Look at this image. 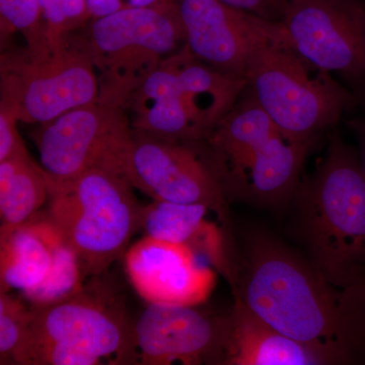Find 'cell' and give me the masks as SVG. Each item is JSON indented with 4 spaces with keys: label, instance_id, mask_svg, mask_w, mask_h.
I'll use <instances>...</instances> for the list:
<instances>
[{
    "label": "cell",
    "instance_id": "obj_9",
    "mask_svg": "<svg viewBox=\"0 0 365 365\" xmlns=\"http://www.w3.org/2000/svg\"><path fill=\"white\" fill-rule=\"evenodd\" d=\"M81 35L97 71L98 101L124 109L163 60L186 44L177 0L127 6L91 20Z\"/></svg>",
    "mask_w": 365,
    "mask_h": 365
},
{
    "label": "cell",
    "instance_id": "obj_3",
    "mask_svg": "<svg viewBox=\"0 0 365 365\" xmlns=\"http://www.w3.org/2000/svg\"><path fill=\"white\" fill-rule=\"evenodd\" d=\"M201 144L228 202L279 209L289 205L316 143L285 133L248 86Z\"/></svg>",
    "mask_w": 365,
    "mask_h": 365
},
{
    "label": "cell",
    "instance_id": "obj_10",
    "mask_svg": "<svg viewBox=\"0 0 365 365\" xmlns=\"http://www.w3.org/2000/svg\"><path fill=\"white\" fill-rule=\"evenodd\" d=\"M88 280L78 255L47 209L14 227H0V292H21L44 306L78 292Z\"/></svg>",
    "mask_w": 365,
    "mask_h": 365
},
{
    "label": "cell",
    "instance_id": "obj_1",
    "mask_svg": "<svg viewBox=\"0 0 365 365\" xmlns=\"http://www.w3.org/2000/svg\"><path fill=\"white\" fill-rule=\"evenodd\" d=\"M232 294L280 333L328 365L365 362V287L341 288L302 252L264 230L245 235Z\"/></svg>",
    "mask_w": 365,
    "mask_h": 365
},
{
    "label": "cell",
    "instance_id": "obj_11",
    "mask_svg": "<svg viewBox=\"0 0 365 365\" xmlns=\"http://www.w3.org/2000/svg\"><path fill=\"white\" fill-rule=\"evenodd\" d=\"M40 126L34 139L50 184L72 181L93 169L126 173L133 130L124 108L98 100Z\"/></svg>",
    "mask_w": 365,
    "mask_h": 365
},
{
    "label": "cell",
    "instance_id": "obj_21",
    "mask_svg": "<svg viewBox=\"0 0 365 365\" xmlns=\"http://www.w3.org/2000/svg\"><path fill=\"white\" fill-rule=\"evenodd\" d=\"M20 32L26 44L40 42L45 36L40 0H0L1 48L9 45L14 33Z\"/></svg>",
    "mask_w": 365,
    "mask_h": 365
},
{
    "label": "cell",
    "instance_id": "obj_16",
    "mask_svg": "<svg viewBox=\"0 0 365 365\" xmlns=\"http://www.w3.org/2000/svg\"><path fill=\"white\" fill-rule=\"evenodd\" d=\"M187 245L143 237L124 255L125 272L148 304L200 306L215 287L216 273Z\"/></svg>",
    "mask_w": 365,
    "mask_h": 365
},
{
    "label": "cell",
    "instance_id": "obj_13",
    "mask_svg": "<svg viewBox=\"0 0 365 365\" xmlns=\"http://www.w3.org/2000/svg\"><path fill=\"white\" fill-rule=\"evenodd\" d=\"M125 170L134 188L153 200L202 204L223 227H230L228 201L201 141L182 143L133 131Z\"/></svg>",
    "mask_w": 365,
    "mask_h": 365
},
{
    "label": "cell",
    "instance_id": "obj_19",
    "mask_svg": "<svg viewBox=\"0 0 365 365\" xmlns=\"http://www.w3.org/2000/svg\"><path fill=\"white\" fill-rule=\"evenodd\" d=\"M49 198L47 173L28 150L0 162V227L29 222Z\"/></svg>",
    "mask_w": 365,
    "mask_h": 365
},
{
    "label": "cell",
    "instance_id": "obj_14",
    "mask_svg": "<svg viewBox=\"0 0 365 365\" xmlns=\"http://www.w3.org/2000/svg\"><path fill=\"white\" fill-rule=\"evenodd\" d=\"M230 314L199 306L148 304L134 322L139 364H225Z\"/></svg>",
    "mask_w": 365,
    "mask_h": 365
},
{
    "label": "cell",
    "instance_id": "obj_15",
    "mask_svg": "<svg viewBox=\"0 0 365 365\" xmlns=\"http://www.w3.org/2000/svg\"><path fill=\"white\" fill-rule=\"evenodd\" d=\"M177 1L190 51L203 63L234 78L247 79L254 53L272 37L280 23L218 0Z\"/></svg>",
    "mask_w": 365,
    "mask_h": 365
},
{
    "label": "cell",
    "instance_id": "obj_8",
    "mask_svg": "<svg viewBox=\"0 0 365 365\" xmlns=\"http://www.w3.org/2000/svg\"><path fill=\"white\" fill-rule=\"evenodd\" d=\"M49 186L48 213L78 255L86 278L107 272L140 232L143 205L126 173L93 169Z\"/></svg>",
    "mask_w": 365,
    "mask_h": 365
},
{
    "label": "cell",
    "instance_id": "obj_12",
    "mask_svg": "<svg viewBox=\"0 0 365 365\" xmlns=\"http://www.w3.org/2000/svg\"><path fill=\"white\" fill-rule=\"evenodd\" d=\"M281 25L288 42L335 74L365 110V0H288Z\"/></svg>",
    "mask_w": 365,
    "mask_h": 365
},
{
    "label": "cell",
    "instance_id": "obj_2",
    "mask_svg": "<svg viewBox=\"0 0 365 365\" xmlns=\"http://www.w3.org/2000/svg\"><path fill=\"white\" fill-rule=\"evenodd\" d=\"M289 205L292 235L312 265L336 287L364 288L365 174L357 148L333 129Z\"/></svg>",
    "mask_w": 365,
    "mask_h": 365
},
{
    "label": "cell",
    "instance_id": "obj_5",
    "mask_svg": "<svg viewBox=\"0 0 365 365\" xmlns=\"http://www.w3.org/2000/svg\"><path fill=\"white\" fill-rule=\"evenodd\" d=\"M247 86V79L215 71L185 44L163 60L125 110L133 131L199 143L227 116Z\"/></svg>",
    "mask_w": 365,
    "mask_h": 365
},
{
    "label": "cell",
    "instance_id": "obj_26",
    "mask_svg": "<svg viewBox=\"0 0 365 365\" xmlns=\"http://www.w3.org/2000/svg\"><path fill=\"white\" fill-rule=\"evenodd\" d=\"M160 1H163V0H127V6L135 7L150 6Z\"/></svg>",
    "mask_w": 365,
    "mask_h": 365
},
{
    "label": "cell",
    "instance_id": "obj_24",
    "mask_svg": "<svg viewBox=\"0 0 365 365\" xmlns=\"http://www.w3.org/2000/svg\"><path fill=\"white\" fill-rule=\"evenodd\" d=\"M271 21H282L288 0H218Z\"/></svg>",
    "mask_w": 365,
    "mask_h": 365
},
{
    "label": "cell",
    "instance_id": "obj_6",
    "mask_svg": "<svg viewBox=\"0 0 365 365\" xmlns=\"http://www.w3.org/2000/svg\"><path fill=\"white\" fill-rule=\"evenodd\" d=\"M247 79L262 109L297 140L317 143L345 115L359 110L347 86L288 42L281 21L254 53Z\"/></svg>",
    "mask_w": 365,
    "mask_h": 365
},
{
    "label": "cell",
    "instance_id": "obj_20",
    "mask_svg": "<svg viewBox=\"0 0 365 365\" xmlns=\"http://www.w3.org/2000/svg\"><path fill=\"white\" fill-rule=\"evenodd\" d=\"M30 306L0 292V364L30 365Z\"/></svg>",
    "mask_w": 365,
    "mask_h": 365
},
{
    "label": "cell",
    "instance_id": "obj_4",
    "mask_svg": "<svg viewBox=\"0 0 365 365\" xmlns=\"http://www.w3.org/2000/svg\"><path fill=\"white\" fill-rule=\"evenodd\" d=\"M30 309V365L139 364L134 322L105 273L66 299Z\"/></svg>",
    "mask_w": 365,
    "mask_h": 365
},
{
    "label": "cell",
    "instance_id": "obj_18",
    "mask_svg": "<svg viewBox=\"0 0 365 365\" xmlns=\"http://www.w3.org/2000/svg\"><path fill=\"white\" fill-rule=\"evenodd\" d=\"M225 365H328L319 353L264 322L234 297Z\"/></svg>",
    "mask_w": 365,
    "mask_h": 365
},
{
    "label": "cell",
    "instance_id": "obj_17",
    "mask_svg": "<svg viewBox=\"0 0 365 365\" xmlns=\"http://www.w3.org/2000/svg\"><path fill=\"white\" fill-rule=\"evenodd\" d=\"M210 211L202 204L153 200L143 206L140 230L150 239L187 245L197 255L205 256L232 284L235 279V264L217 227L206 220Z\"/></svg>",
    "mask_w": 365,
    "mask_h": 365
},
{
    "label": "cell",
    "instance_id": "obj_23",
    "mask_svg": "<svg viewBox=\"0 0 365 365\" xmlns=\"http://www.w3.org/2000/svg\"><path fill=\"white\" fill-rule=\"evenodd\" d=\"M18 119L0 108V162L26 150L18 130Z\"/></svg>",
    "mask_w": 365,
    "mask_h": 365
},
{
    "label": "cell",
    "instance_id": "obj_25",
    "mask_svg": "<svg viewBox=\"0 0 365 365\" xmlns=\"http://www.w3.org/2000/svg\"><path fill=\"white\" fill-rule=\"evenodd\" d=\"M345 124L356 140L357 150L365 174V110H361V112L347 118Z\"/></svg>",
    "mask_w": 365,
    "mask_h": 365
},
{
    "label": "cell",
    "instance_id": "obj_22",
    "mask_svg": "<svg viewBox=\"0 0 365 365\" xmlns=\"http://www.w3.org/2000/svg\"><path fill=\"white\" fill-rule=\"evenodd\" d=\"M46 35L78 32L91 21L86 0H40Z\"/></svg>",
    "mask_w": 365,
    "mask_h": 365
},
{
    "label": "cell",
    "instance_id": "obj_7",
    "mask_svg": "<svg viewBox=\"0 0 365 365\" xmlns=\"http://www.w3.org/2000/svg\"><path fill=\"white\" fill-rule=\"evenodd\" d=\"M98 95L97 71L81 33L45 34L40 42L1 49L0 108L19 122L49 123Z\"/></svg>",
    "mask_w": 365,
    "mask_h": 365
}]
</instances>
